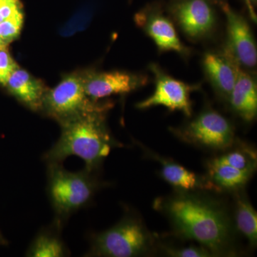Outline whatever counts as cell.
I'll return each mask as SVG.
<instances>
[{
	"label": "cell",
	"mask_w": 257,
	"mask_h": 257,
	"mask_svg": "<svg viewBox=\"0 0 257 257\" xmlns=\"http://www.w3.org/2000/svg\"><path fill=\"white\" fill-rule=\"evenodd\" d=\"M181 236L197 241L213 255L229 250L231 221L219 203L189 193H181L157 204Z\"/></svg>",
	"instance_id": "cell-1"
},
{
	"label": "cell",
	"mask_w": 257,
	"mask_h": 257,
	"mask_svg": "<svg viewBox=\"0 0 257 257\" xmlns=\"http://www.w3.org/2000/svg\"><path fill=\"white\" fill-rule=\"evenodd\" d=\"M106 112L92 111L61 121L60 138L44 155V160L61 164L77 156L84 160L86 170L96 172L111 150L119 146L106 127Z\"/></svg>",
	"instance_id": "cell-2"
},
{
	"label": "cell",
	"mask_w": 257,
	"mask_h": 257,
	"mask_svg": "<svg viewBox=\"0 0 257 257\" xmlns=\"http://www.w3.org/2000/svg\"><path fill=\"white\" fill-rule=\"evenodd\" d=\"M47 193L56 224L63 227L70 216L92 202L101 184L95 172L85 168L69 172L60 163L47 164Z\"/></svg>",
	"instance_id": "cell-3"
},
{
	"label": "cell",
	"mask_w": 257,
	"mask_h": 257,
	"mask_svg": "<svg viewBox=\"0 0 257 257\" xmlns=\"http://www.w3.org/2000/svg\"><path fill=\"white\" fill-rule=\"evenodd\" d=\"M152 234L141 221L126 216L106 231L92 235L86 256L133 257L151 248Z\"/></svg>",
	"instance_id": "cell-4"
},
{
	"label": "cell",
	"mask_w": 257,
	"mask_h": 257,
	"mask_svg": "<svg viewBox=\"0 0 257 257\" xmlns=\"http://www.w3.org/2000/svg\"><path fill=\"white\" fill-rule=\"evenodd\" d=\"M84 73L66 76L55 88L47 91L42 111L59 123L92 111H107L111 102L90 99L84 90Z\"/></svg>",
	"instance_id": "cell-5"
},
{
	"label": "cell",
	"mask_w": 257,
	"mask_h": 257,
	"mask_svg": "<svg viewBox=\"0 0 257 257\" xmlns=\"http://www.w3.org/2000/svg\"><path fill=\"white\" fill-rule=\"evenodd\" d=\"M175 132L187 143L211 150H226L234 140V128L229 120L211 109L202 111L195 119Z\"/></svg>",
	"instance_id": "cell-6"
},
{
	"label": "cell",
	"mask_w": 257,
	"mask_h": 257,
	"mask_svg": "<svg viewBox=\"0 0 257 257\" xmlns=\"http://www.w3.org/2000/svg\"><path fill=\"white\" fill-rule=\"evenodd\" d=\"M214 5L209 0H172L168 13L182 33L199 40L212 33L216 25Z\"/></svg>",
	"instance_id": "cell-7"
},
{
	"label": "cell",
	"mask_w": 257,
	"mask_h": 257,
	"mask_svg": "<svg viewBox=\"0 0 257 257\" xmlns=\"http://www.w3.org/2000/svg\"><path fill=\"white\" fill-rule=\"evenodd\" d=\"M150 69L155 76V90L150 97L137 104L140 109L164 106L171 111H180L186 116L192 114L190 94L199 86L190 85L165 73L160 66L151 64Z\"/></svg>",
	"instance_id": "cell-8"
},
{
	"label": "cell",
	"mask_w": 257,
	"mask_h": 257,
	"mask_svg": "<svg viewBox=\"0 0 257 257\" xmlns=\"http://www.w3.org/2000/svg\"><path fill=\"white\" fill-rule=\"evenodd\" d=\"M137 26L152 39L159 51L175 52L184 57L189 50L181 42L174 22L167 16L160 3L147 5L135 15Z\"/></svg>",
	"instance_id": "cell-9"
},
{
	"label": "cell",
	"mask_w": 257,
	"mask_h": 257,
	"mask_svg": "<svg viewBox=\"0 0 257 257\" xmlns=\"http://www.w3.org/2000/svg\"><path fill=\"white\" fill-rule=\"evenodd\" d=\"M226 17V43L224 50L240 67L253 68L257 63L256 42L247 20L226 2L219 5Z\"/></svg>",
	"instance_id": "cell-10"
},
{
	"label": "cell",
	"mask_w": 257,
	"mask_h": 257,
	"mask_svg": "<svg viewBox=\"0 0 257 257\" xmlns=\"http://www.w3.org/2000/svg\"><path fill=\"white\" fill-rule=\"evenodd\" d=\"M148 82V77L145 74L124 71L84 73V90L87 95L94 101L116 94H128L144 87Z\"/></svg>",
	"instance_id": "cell-11"
},
{
	"label": "cell",
	"mask_w": 257,
	"mask_h": 257,
	"mask_svg": "<svg viewBox=\"0 0 257 257\" xmlns=\"http://www.w3.org/2000/svg\"><path fill=\"white\" fill-rule=\"evenodd\" d=\"M203 67L216 92L221 98L229 101L241 67L226 51L223 50L206 53L203 58Z\"/></svg>",
	"instance_id": "cell-12"
},
{
	"label": "cell",
	"mask_w": 257,
	"mask_h": 257,
	"mask_svg": "<svg viewBox=\"0 0 257 257\" xmlns=\"http://www.w3.org/2000/svg\"><path fill=\"white\" fill-rule=\"evenodd\" d=\"M5 87L29 109L42 111L47 89L41 81L35 78L28 71L17 67L10 74Z\"/></svg>",
	"instance_id": "cell-13"
},
{
	"label": "cell",
	"mask_w": 257,
	"mask_h": 257,
	"mask_svg": "<svg viewBox=\"0 0 257 257\" xmlns=\"http://www.w3.org/2000/svg\"><path fill=\"white\" fill-rule=\"evenodd\" d=\"M229 101L233 110L241 119L251 121L257 112V86L254 77L240 69Z\"/></svg>",
	"instance_id": "cell-14"
},
{
	"label": "cell",
	"mask_w": 257,
	"mask_h": 257,
	"mask_svg": "<svg viewBox=\"0 0 257 257\" xmlns=\"http://www.w3.org/2000/svg\"><path fill=\"white\" fill-rule=\"evenodd\" d=\"M62 226L54 222L37 234L28 248L26 256L64 257L70 255L68 248L61 238Z\"/></svg>",
	"instance_id": "cell-15"
},
{
	"label": "cell",
	"mask_w": 257,
	"mask_h": 257,
	"mask_svg": "<svg viewBox=\"0 0 257 257\" xmlns=\"http://www.w3.org/2000/svg\"><path fill=\"white\" fill-rule=\"evenodd\" d=\"M160 162L162 177L173 187L184 191L216 189L209 179L203 178L178 164L165 160Z\"/></svg>",
	"instance_id": "cell-16"
},
{
	"label": "cell",
	"mask_w": 257,
	"mask_h": 257,
	"mask_svg": "<svg viewBox=\"0 0 257 257\" xmlns=\"http://www.w3.org/2000/svg\"><path fill=\"white\" fill-rule=\"evenodd\" d=\"M209 180L216 189H238L247 183L254 170H239L214 160L208 163Z\"/></svg>",
	"instance_id": "cell-17"
},
{
	"label": "cell",
	"mask_w": 257,
	"mask_h": 257,
	"mask_svg": "<svg viewBox=\"0 0 257 257\" xmlns=\"http://www.w3.org/2000/svg\"><path fill=\"white\" fill-rule=\"evenodd\" d=\"M235 221L238 230L246 238L248 243L254 246L257 241V214L246 198H238Z\"/></svg>",
	"instance_id": "cell-18"
},
{
	"label": "cell",
	"mask_w": 257,
	"mask_h": 257,
	"mask_svg": "<svg viewBox=\"0 0 257 257\" xmlns=\"http://www.w3.org/2000/svg\"><path fill=\"white\" fill-rule=\"evenodd\" d=\"M214 160L239 170H254L256 168V155L254 152L246 149L226 152Z\"/></svg>",
	"instance_id": "cell-19"
},
{
	"label": "cell",
	"mask_w": 257,
	"mask_h": 257,
	"mask_svg": "<svg viewBox=\"0 0 257 257\" xmlns=\"http://www.w3.org/2000/svg\"><path fill=\"white\" fill-rule=\"evenodd\" d=\"M93 17L92 8L85 7L79 10L60 29V35L62 37L73 36L75 34L86 30L89 26Z\"/></svg>",
	"instance_id": "cell-20"
},
{
	"label": "cell",
	"mask_w": 257,
	"mask_h": 257,
	"mask_svg": "<svg viewBox=\"0 0 257 257\" xmlns=\"http://www.w3.org/2000/svg\"><path fill=\"white\" fill-rule=\"evenodd\" d=\"M24 20L23 8H21L0 23V39L5 45L8 46L20 36L23 28Z\"/></svg>",
	"instance_id": "cell-21"
},
{
	"label": "cell",
	"mask_w": 257,
	"mask_h": 257,
	"mask_svg": "<svg viewBox=\"0 0 257 257\" xmlns=\"http://www.w3.org/2000/svg\"><path fill=\"white\" fill-rule=\"evenodd\" d=\"M7 47H0V84L5 87L10 74L19 67Z\"/></svg>",
	"instance_id": "cell-22"
},
{
	"label": "cell",
	"mask_w": 257,
	"mask_h": 257,
	"mask_svg": "<svg viewBox=\"0 0 257 257\" xmlns=\"http://www.w3.org/2000/svg\"><path fill=\"white\" fill-rule=\"evenodd\" d=\"M166 253L169 256L175 257H208L212 254L204 246H191L182 248H167Z\"/></svg>",
	"instance_id": "cell-23"
},
{
	"label": "cell",
	"mask_w": 257,
	"mask_h": 257,
	"mask_svg": "<svg viewBox=\"0 0 257 257\" xmlns=\"http://www.w3.org/2000/svg\"><path fill=\"white\" fill-rule=\"evenodd\" d=\"M23 8L20 0H0V23Z\"/></svg>",
	"instance_id": "cell-24"
},
{
	"label": "cell",
	"mask_w": 257,
	"mask_h": 257,
	"mask_svg": "<svg viewBox=\"0 0 257 257\" xmlns=\"http://www.w3.org/2000/svg\"><path fill=\"white\" fill-rule=\"evenodd\" d=\"M249 13L250 18L254 23H256V14L255 11L257 4V0H243Z\"/></svg>",
	"instance_id": "cell-25"
},
{
	"label": "cell",
	"mask_w": 257,
	"mask_h": 257,
	"mask_svg": "<svg viewBox=\"0 0 257 257\" xmlns=\"http://www.w3.org/2000/svg\"><path fill=\"white\" fill-rule=\"evenodd\" d=\"M209 1H210L211 3H213V4L220 5L221 4H222L223 3H225L226 0H209Z\"/></svg>",
	"instance_id": "cell-26"
},
{
	"label": "cell",
	"mask_w": 257,
	"mask_h": 257,
	"mask_svg": "<svg viewBox=\"0 0 257 257\" xmlns=\"http://www.w3.org/2000/svg\"><path fill=\"white\" fill-rule=\"evenodd\" d=\"M8 47L7 45H5L4 44V42L2 41L1 39H0V47Z\"/></svg>",
	"instance_id": "cell-27"
},
{
	"label": "cell",
	"mask_w": 257,
	"mask_h": 257,
	"mask_svg": "<svg viewBox=\"0 0 257 257\" xmlns=\"http://www.w3.org/2000/svg\"><path fill=\"white\" fill-rule=\"evenodd\" d=\"M5 241L2 235L0 234V243H5Z\"/></svg>",
	"instance_id": "cell-28"
}]
</instances>
